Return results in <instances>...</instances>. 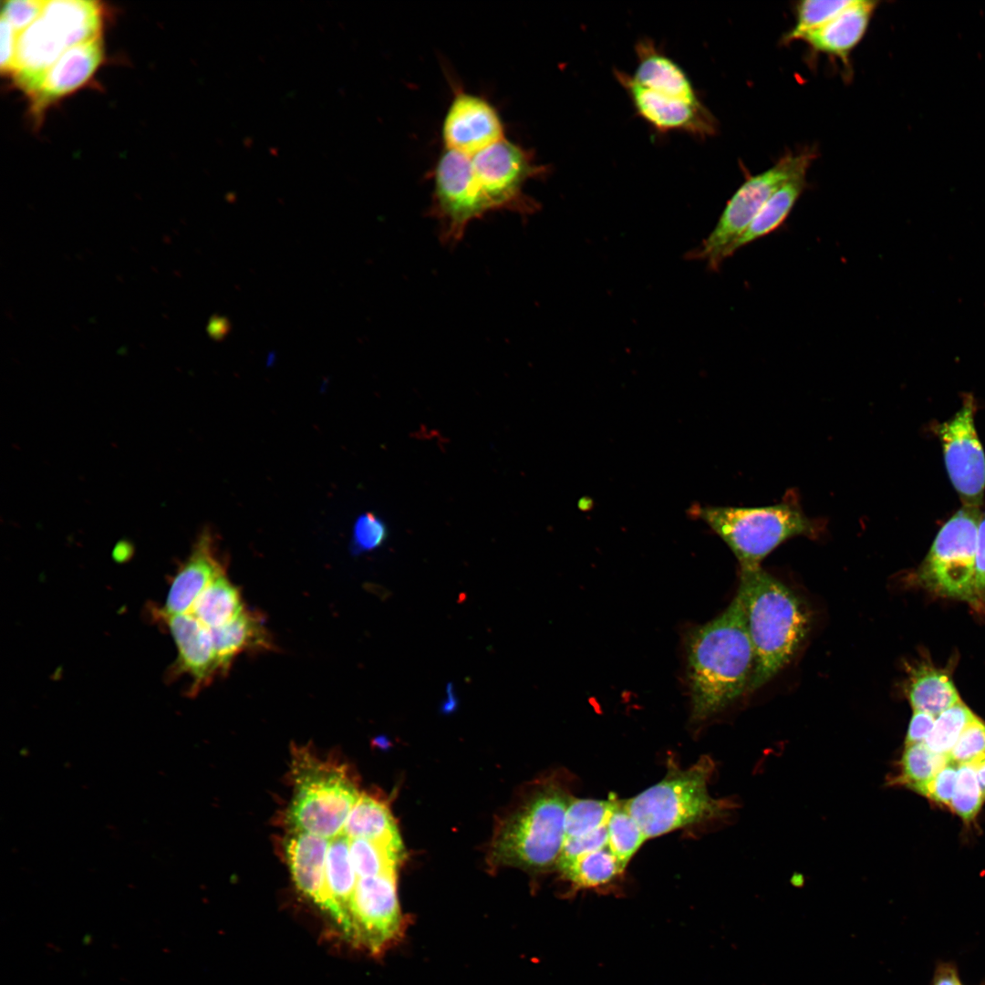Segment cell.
Masks as SVG:
<instances>
[{
	"instance_id": "obj_12",
	"label": "cell",
	"mask_w": 985,
	"mask_h": 985,
	"mask_svg": "<svg viewBox=\"0 0 985 985\" xmlns=\"http://www.w3.org/2000/svg\"><path fill=\"white\" fill-rule=\"evenodd\" d=\"M430 212L438 221L441 239L451 244L461 240L472 221L484 215L471 156L445 149L433 171Z\"/></svg>"
},
{
	"instance_id": "obj_7",
	"label": "cell",
	"mask_w": 985,
	"mask_h": 985,
	"mask_svg": "<svg viewBox=\"0 0 985 985\" xmlns=\"http://www.w3.org/2000/svg\"><path fill=\"white\" fill-rule=\"evenodd\" d=\"M295 789L286 820L291 830L332 839L342 833L359 797L343 767L307 753L296 758Z\"/></svg>"
},
{
	"instance_id": "obj_9",
	"label": "cell",
	"mask_w": 985,
	"mask_h": 985,
	"mask_svg": "<svg viewBox=\"0 0 985 985\" xmlns=\"http://www.w3.org/2000/svg\"><path fill=\"white\" fill-rule=\"evenodd\" d=\"M980 508L958 510L938 531L919 566V582L932 592L975 604V560Z\"/></svg>"
},
{
	"instance_id": "obj_21",
	"label": "cell",
	"mask_w": 985,
	"mask_h": 985,
	"mask_svg": "<svg viewBox=\"0 0 985 985\" xmlns=\"http://www.w3.org/2000/svg\"><path fill=\"white\" fill-rule=\"evenodd\" d=\"M637 67L632 79L655 92L688 100H700L690 79L681 67L648 37L635 45Z\"/></svg>"
},
{
	"instance_id": "obj_34",
	"label": "cell",
	"mask_w": 985,
	"mask_h": 985,
	"mask_svg": "<svg viewBox=\"0 0 985 985\" xmlns=\"http://www.w3.org/2000/svg\"><path fill=\"white\" fill-rule=\"evenodd\" d=\"M852 0H805L795 5V24L783 36L785 43L798 40L804 34L817 28L850 5Z\"/></svg>"
},
{
	"instance_id": "obj_14",
	"label": "cell",
	"mask_w": 985,
	"mask_h": 985,
	"mask_svg": "<svg viewBox=\"0 0 985 985\" xmlns=\"http://www.w3.org/2000/svg\"><path fill=\"white\" fill-rule=\"evenodd\" d=\"M614 75L626 90L637 114L656 132H684L705 139L717 131V121L701 100L665 95L636 83L630 74L615 69Z\"/></svg>"
},
{
	"instance_id": "obj_27",
	"label": "cell",
	"mask_w": 985,
	"mask_h": 985,
	"mask_svg": "<svg viewBox=\"0 0 985 985\" xmlns=\"http://www.w3.org/2000/svg\"><path fill=\"white\" fill-rule=\"evenodd\" d=\"M244 611L239 589L223 573L200 595L190 614L212 629L228 624Z\"/></svg>"
},
{
	"instance_id": "obj_36",
	"label": "cell",
	"mask_w": 985,
	"mask_h": 985,
	"mask_svg": "<svg viewBox=\"0 0 985 985\" xmlns=\"http://www.w3.org/2000/svg\"><path fill=\"white\" fill-rule=\"evenodd\" d=\"M951 762L976 764L985 758V723L975 718L963 731L949 754Z\"/></svg>"
},
{
	"instance_id": "obj_6",
	"label": "cell",
	"mask_w": 985,
	"mask_h": 985,
	"mask_svg": "<svg viewBox=\"0 0 985 985\" xmlns=\"http://www.w3.org/2000/svg\"><path fill=\"white\" fill-rule=\"evenodd\" d=\"M103 17L97 1H47L39 17L18 34L11 74L16 86L24 90L68 48L101 36Z\"/></svg>"
},
{
	"instance_id": "obj_42",
	"label": "cell",
	"mask_w": 985,
	"mask_h": 985,
	"mask_svg": "<svg viewBox=\"0 0 985 985\" xmlns=\"http://www.w3.org/2000/svg\"><path fill=\"white\" fill-rule=\"evenodd\" d=\"M985 601V513H981L975 560V603Z\"/></svg>"
},
{
	"instance_id": "obj_3",
	"label": "cell",
	"mask_w": 985,
	"mask_h": 985,
	"mask_svg": "<svg viewBox=\"0 0 985 985\" xmlns=\"http://www.w3.org/2000/svg\"><path fill=\"white\" fill-rule=\"evenodd\" d=\"M715 769L709 755L685 770L669 761L660 782L624 800L647 839L683 827L723 822L733 814L739 807L735 799L714 798L709 793Z\"/></svg>"
},
{
	"instance_id": "obj_38",
	"label": "cell",
	"mask_w": 985,
	"mask_h": 985,
	"mask_svg": "<svg viewBox=\"0 0 985 985\" xmlns=\"http://www.w3.org/2000/svg\"><path fill=\"white\" fill-rule=\"evenodd\" d=\"M46 2L44 0L5 1L2 5L1 16L5 18L19 34L39 17Z\"/></svg>"
},
{
	"instance_id": "obj_31",
	"label": "cell",
	"mask_w": 985,
	"mask_h": 985,
	"mask_svg": "<svg viewBox=\"0 0 985 985\" xmlns=\"http://www.w3.org/2000/svg\"><path fill=\"white\" fill-rule=\"evenodd\" d=\"M975 718L961 700L958 701L938 716L925 744L932 752L949 756L965 728Z\"/></svg>"
},
{
	"instance_id": "obj_4",
	"label": "cell",
	"mask_w": 985,
	"mask_h": 985,
	"mask_svg": "<svg viewBox=\"0 0 985 985\" xmlns=\"http://www.w3.org/2000/svg\"><path fill=\"white\" fill-rule=\"evenodd\" d=\"M572 798L569 789L557 780H546L537 786L496 833L492 846L493 861L537 872L556 866Z\"/></svg>"
},
{
	"instance_id": "obj_28",
	"label": "cell",
	"mask_w": 985,
	"mask_h": 985,
	"mask_svg": "<svg viewBox=\"0 0 985 985\" xmlns=\"http://www.w3.org/2000/svg\"><path fill=\"white\" fill-rule=\"evenodd\" d=\"M624 870L617 856L605 846L576 857L560 872L575 890H580L604 888Z\"/></svg>"
},
{
	"instance_id": "obj_26",
	"label": "cell",
	"mask_w": 985,
	"mask_h": 985,
	"mask_svg": "<svg viewBox=\"0 0 985 985\" xmlns=\"http://www.w3.org/2000/svg\"><path fill=\"white\" fill-rule=\"evenodd\" d=\"M806 172L795 174L768 199L732 246L731 255L740 248L772 233L784 223L806 187Z\"/></svg>"
},
{
	"instance_id": "obj_30",
	"label": "cell",
	"mask_w": 985,
	"mask_h": 985,
	"mask_svg": "<svg viewBox=\"0 0 985 985\" xmlns=\"http://www.w3.org/2000/svg\"><path fill=\"white\" fill-rule=\"evenodd\" d=\"M612 802L607 824V846L626 868L647 837L627 809L624 800L612 797Z\"/></svg>"
},
{
	"instance_id": "obj_1",
	"label": "cell",
	"mask_w": 985,
	"mask_h": 985,
	"mask_svg": "<svg viewBox=\"0 0 985 985\" xmlns=\"http://www.w3.org/2000/svg\"><path fill=\"white\" fill-rule=\"evenodd\" d=\"M686 658L693 723L710 720L748 691L754 652L738 594L720 616L687 634Z\"/></svg>"
},
{
	"instance_id": "obj_18",
	"label": "cell",
	"mask_w": 985,
	"mask_h": 985,
	"mask_svg": "<svg viewBox=\"0 0 985 985\" xmlns=\"http://www.w3.org/2000/svg\"><path fill=\"white\" fill-rule=\"evenodd\" d=\"M330 840L292 830L285 840V855L297 889L337 921V911L326 885V861Z\"/></svg>"
},
{
	"instance_id": "obj_39",
	"label": "cell",
	"mask_w": 985,
	"mask_h": 985,
	"mask_svg": "<svg viewBox=\"0 0 985 985\" xmlns=\"http://www.w3.org/2000/svg\"><path fill=\"white\" fill-rule=\"evenodd\" d=\"M958 770L949 762L926 785L922 795L935 803L949 806L957 783Z\"/></svg>"
},
{
	"instance_id": "obj_29",
	"label": "cell",
	"mask_w": 985,
	"mask_h": 985,
	"mask_svg": "<svg viewBox=\"0 0 985 985\" xmlns=\"http://www.w3.org/2000/svg\"><path fill=\"white\" fill-rule=\"evenodd\" d=\"M949 757L929 750L925 742L905 745L898 762V773L887 781L890 786H905L921 794L934 775L948 762Z\"/></svg>"
},
{
	"instance_id": "obj_2",
	"label": "cell",
	"mask_w": 985,
	"mask_h": 985,
	"mask_svg": "<svg viewBox=\"0 0 985 985\" xmlns=\"http://www.w3.org/2000/svg\"><path fill=\"white\" fill-rule=\"evenodd\" d=\"M737 594L754 652L751 692L791 661L807 637L811 619L800 597L761 566L741 569Z\"/></svg>"
},
{
	"instance_id": "obj_5",
	"label": "cell",
	"mask_w": 985,
	"mask_h": 985,
	"mask_svg": "<svg viewBox=\"0 0 985 985\" xmlns=\"http://www.w3.org/2000/svg\"><path fill=\"white\" fill-rule=\"evenodd\" d=\"M689 513L703 521L726 543L741 569L761 566V562L785 541L796 536L816 537L821 529L794 497L764 506L696 504Z\"/></svg>"
},
{
	"instance_id": "obj_17",
	"label": "cell",
	"mask_w": 985,
	"mask_h": 985,
	"mask_svg": "<svg viewBox=\"0 0 985 985\" xmlns=\"http://www.w3.org/2000/svg\"><path fill=\"white\" fill-rule=\"evenodd\" d=\"M156 614L169 628L178 649L174 673L188 675L192 679L190 692H198L222 673L210 629L190 613L168 614L159 609Z\"/></svg>"
},
{
	"instance_id": "obj_35",
	"label": "cell",
	"mask_w": 985,
	"mask_h": 985,
	"mask_svg": "<svg viewBox=\"0 0 985 985\" xmlns=\"http://www.w3.org/2000/svg\"><path fill=\"white\" fill-rule=\"evenodd\" d=\"M984 797L972 764H959L955 791L949 808L965 822L979 813Z\"/></svg>"
},
{
	"instance_id": "obj_24",
	"label": "cell",
	"mask_w": 985,
	"mask_h": 985,
	"mask_svg": "<svg viewBox=\"0 0 985 985\" xmlns=\"http://www.w3.org/2000/svg\"><path fill=\"white\" fill-rule=\"evenodd\" d=\"M349 839H366L402 853V842L388 806L368 794H360L342 833Z\"/></svg>"
},
{
	"instance_id": "obj_41",
	"label": "cell",
	"mask_w": 985,
	"mask_h": 985,
	"mask_svg": "<svg viewBox=\"0 0 985 985\" xmlns=\"http://www.w3.org/2000/svg\"><path fill=\"white\" fill-rule=\"evenodd\" d=\"M1 57L0 67L3 74H12L16 62L18 33L13 26L1 16Z\"/></svg>"
},
{
	"instance_id": "obj_32",
	"label": "cell",
	"mask_w": 985,
	"mask_h": 985,
	"mask_svg": "<svg viewBox=\"0 0 985 985\" xmlns=\"http://www.w3.org/2000/svg\"><path fill=\"white\" fill-rule=\"evenodd\" d=\"M349 855L358 877L396 872L402 853L366 839H349Z\"/></svg>"
},
{
	"instance_id": "obj_15",
	"label": "cell",
	"mask_w": 985,
	"mask_h": 985,
	"mask_svg": "<svg viewBox=\"0 0 985 985\" xmlns=\"http://www.w3.org/2000/svg\"><path fill=\"white\" fill-rule=\"evenodd\" d=\"M445 149L473 156L505 139L496 109L481 96L458 89L442 123Z\"/></svg>"
},
{
	"instance_id": "obj_11",
	"label": "cell",
	"mask_w": 985,
	"mask_h": 985,
	"mask_svg": "<svg viewBox=\"0 0 985 985\" xmlns=\"http://www.w3.org/2000/svg\"><path fill=\"white\" fill-rule=\"evenodd\" d=\"M352 939L372 954L398 941L405 928L396 872L358 877L351 902Z\"/></svg>"
},
{
	"instance_id": "obj_33",
	"label": "cell",
	"mask_w": 985,
	"mask_h": 985,
	"mask_svg": "<svg viewBox=\"0 0 985 985\" xmlns=\"http://www.w3.org/2000/svg\"><path fill=\"white\" fill-rule=\"evenodd\" d=\"M610 800L581 799L573 796L566 810L565 839L590 834L607 824Z\"/></svg>"
},
{
	"instance_id": "obj_22",
	"label": "cell",
	"mask_w": 985,
	"mask_h": 985,
	"mask_svg": "<svg viewBox=\"0 0 985 985\" xmlns=\"http://www.w3.org/2000/svg\"><path fill=\"white\" fill-rule=\"evenodd\" d=\"M358 881L349 855V838L340 834L330 840L326 861V885L337 911L336 923L352 939L351 902Z\"/></svg>"
},
{
	"instance_id": "obj_45",
	"label": "cell",
	"mask_w": 985,
	"mask_h": 985,
	"mask_svg": "<svg viewBox=\"0 0 985 985\" xmlns=\"http://www.w3.org/2000/svg\"><path fill=\"white\" fill-rule=\"evenodd\" d=\"M230 328L231 326L227 318L213 316L209 323L208 332L213 338L221 340L227 336Z\"/></svg>"
},
{
	"instance_id": "obj_44",
	"label": "cell",
	"mask_w": 985,
	"mask_h": 985,
	"mask_svg": "<svg viewBox=\"0 0 985 985\" xmlns=\"http://www.w3.org/2000/svg\"><path fill=\"white\" fill-rule=\"evenodd\" d=\"M932 985H962L957 969L949 963L939 964L934 973Z\"/></svg>"
},
{
	"instance_id": "obj_13",
	"label": "cell",
	"mask_w": 985,
	"mask_h": 985,
	"mask_svg": "<svg viewBox=\"0 0 985 985\" xmlns=\"http://www.w3.org/2000/svg\"><path fill=\"white\" fill-rule=\"evenodd\" d=\"M975 401L962 407L938 430L949 480L962 505L980 508L985 491V455L975 428Z\"/></svg>"
},
{
	"instance_id": "obj_23",
	"label": "cell",
	"mask_w": 985,
	"mask_h": 985,
	"mask_svg": "<svg viewBox=\"0 0 985 985\" xmlns=\"http://www.w3.org/2000/svg\"><path fill=\"white\" fill-rule=\"evenodd\" d=\"M210 632L222 673L241 653L271 648L270 636L263 620L249 611H244L233 621L212 628Z\"/></svg>"
},
{
	"instance_id": "obj_40",
	"label": "cell",
	"mask_w": 985,
	"mask_h": 985,
	"mask_svg": "<svg viewBox=\"0 0 985 985\" xmlns=\"http://www.w3.org/2000/svg\"><path fill=\"white\" fill-rule=\"evenodd\" d=\"M386 538V528L373 514L360 517L354 529V543L358 550L368 551L379 546Z\"/></svg>"
},
{
	"instance_id": "obj_20",
	"label": "cell",
	"mask_w": 985,
	"mask_h": 985,
	"mask_svg": "<svg viewBox=\"0 0 985 985\" xmlns=\"http://www.w3.org/2000/svg\"><path fill=\"white\" fill-rule=\"evenodd\" d=\"M879 2L854 0L831 20L798 40L812 51L836 57L849 67L850 54L866 35Z\"/></svg>"
},
{
	"instance_id": "obj_8",
	"label": "cell",
	"mask_w": 985,
	"mask_h": 985,
	"mask_svg": "<svg viewBox=\"0 0 985 985\" xmlns=\"http://www.w3.org/2000/svg\"><path fill=\"white\" fill-rule=\"evenodd\" d=\"M814 158L812 150L788 153L770 169L748 177L726 203L713 230L687 258L704 261L717 271L768 199L795 174L808 171Z\"/></svg>"
},
{
	"instance_id": "obj_43",
	"label": "cell",
	"mask_w": 985,
	"mask_h": 985,
	"mask_svg": "<svg viewBox=\"0 0 985 985\" xmlns=\"http://www.w3.org/2000/svg\"><path fill=\"white\" fill-rule=\"evenodd\" d=\"M935 721L936 717L927 712L913 710V715L906 735L905 745L924 742L930 733Z\"/></svg>"
},
{
	"instance_id": "obj_25",
	"label": "cell",
	"mask_w": 985,
	"mask_h": 985,
	"mask_svg": "<svg viewBox=\"0 0 985 985\" xmlns=\"http://www.w3.org/2000/svg\"><path fill=\"white\" fill-rule=\"evenodd\" d=\"M906 694L913 710L934 717L960 700L949 673L929 664L911 669Z\"/></svg>"
},
{
	"instance_id": "obj_10",
	"label": "cell",
	"mask_w": 985,
	"mask_h": 985,
	"mask_svg": "<svg viewBox=\"0 0 985 985\" xmlns=\"http://www.w3.org/2000/svg\"><path fill=\"white\" fill-rule=\"evenodd\" d=\"M474 185L484 214L508 210L529 214L538 203L524 192L525 182L545 175L534 154L503 139L471 157Z\"/></svg>"
},
{
	"instance_id": "obj_46",
	"label": "cell",
	"mask_w": 985,
	"mask_h": 985,
	"mask_svg": "<svg viewBox=\"0 0 985 985\" xmlns=\"http://www.w3.org/2000/svg\"><path fill=\"white\" fill-rule=\"evenodd\" d=\"M976 771L978 781L985 799V758L973 765Z\"/></svg>"
},
{
	"instance_id": "obj_19",
	"label": "cell",
	"mask_w": 985,
	"mask_h": 985,
	"mask_svg": "<svg viewBox=\"0 0 985 985\" xmlns=\"http://www.w3.org/2000/svg\"><path fill=\"white\" fill-rule=\"evenodd\" d=\"M223 573L225 568L218 558L213 534L204 530L176 573L161 609L168 614L190 613L204 589Z\"/></svg>"
},
{
	"instance_id": "obj_37",
	"label": "cell",
	"mask_w": 985,
	"mask_h": 985,
	"mask_svg": "<svg viewBox=\"0 0 985 985\" xmlns=\"http://www.w3.org/2000/svg\"><path fill=\"white\" fill-rule=\"evenodd\" d=\"M605 846H607V825L586 835L565 839L556 866L560 871L576 857Z\"/></svg>"
},
{
	"instance_id": "obj_16",
	"label": "cell",
	"mask_w": 985,
	"mask_h": 985,
	"mask_svg": "<svg viewBox=\"0 0 985 985\" xmlns=\"http://www.w3.org/2000/svg\"><path fill=\"white\" fill-rule=\"evenodd\" d=\"M104 58L102 37L78 44L64 52L24 90L36 119L52 103L86 85Z\"/></svg>"
}]
</instances>
